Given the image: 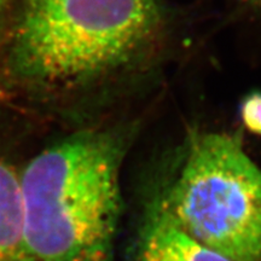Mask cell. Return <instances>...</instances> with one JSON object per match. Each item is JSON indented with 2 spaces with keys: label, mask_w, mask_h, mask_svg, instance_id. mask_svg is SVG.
<instances>
[{
  "label": "cell",
  "mask_w": 261,
  "mask_h": 261,
  "mask_svg": "<svg viewBox=\"0 0 261 261\" xmlns=\"http://www.w3.org/2000/svg\"><path fill=\"white\" fill-rule=\"evenodd\" d=\"M161 22L155 0H23L6 68L27 84H89L135 60Z\"/></svg>",
  "instance_id": "obj_2"
},
{
  "label": "cell",
  "mask_w": 261,
  "mask_h": 261,
  "mask_svg": "<svg viewBox=\"0 0 261 261\" xmlns=\"http://www.w3.org/2000/svg\"><path fill=\"white\" fill-rule=\"evenodd\" d=\"M127 146L122 130H81L28 163L19 178L35 261H115Z\"/></svg>",
  "instance_id": "obj_1"
},
{
  "label": "cell",
  "mask_w": 261,
  "mask_h": 261,
  "mask_svg": "<svg viewBox=\"0 0 261 261\" xmlns=\"http://www.w3.org/2000/svg\"><path fill=\"white\" fill-rule=\"evenodd\" d=\"M253 2H255L256 4H259V5H261V0H253Z\"/></svg>",
  "instance_id": "obj_8"
},
{
  "label": "cell",
  "mask_w": 261,
  "mask_h": 261,
  "mask_svg": "<svg viewBox=\"0 0 261 261\" xmlns=\"http://www.w3.org/2000/svg\"><path fill=\"white\" fill-rule=\"evenodd\" d=\"M243 125L254 135L261 136V93L253 92L244 98L241 107Z\"/></svg>",
  "instance_id": "obj_6"
},
{
  "label": "cell",
  "mask_w": 261,
  "mask_h": 261,
  "mask_svg": "<svg viewBox=\"0 0 261 261\" xmlns=\"http://www.w3.org/2000/svg\"><path fill=\"white\" fill-rule=\"evenodd\" d=\"M9 2H10V0H0V15L4 12V10H5L6 6H8Z\"/></svg>",
  "instance_id": "obj_7"
},
{
  "label": "cell",
  "mask_w": 261,
  "mask_h": 261,
  "mask_svg": "<svg viewBox=\"0 0 261 261\" xmlns=\"http://www.w3.org/2000/svg\"><path fill=\"white\" fill-rule=\"evenodd\" d=\"M155 184L195 240L230 261H261V168L240 136L191 133Z\"/></svg>",
  "instance_id": "obj_3"
},
{
  "label": "cell",
  "mask_w": 261,
  "mask_h": 261,
  "mask_svg": "<svg viewBox=\"0 0 261 261\" xmlns=\"http://www.w3.org/2000/svg\"><path fill=\"white\" fill-rule=\"evenodd\" d=\"M23 223L21 178L0 159V261H35Z\"/></svg>",
  "instance_id": "obj_5"
},
{
  "label": "cell",
  "mask_w": 261,
  "mask_h": 261,
  "mask_svg": "<svg viewBox=\"0 0 261 261\" xmlns=\"http://www.w3.org/2000/svg\"><path fill=\"white\" fill-rule=\"evenodd\" d=\"M128 261H230L195 240L169 212L152 182L142 203Z\"/></svg>",
  "instance_id": "obj_4"
}]
</instances>
